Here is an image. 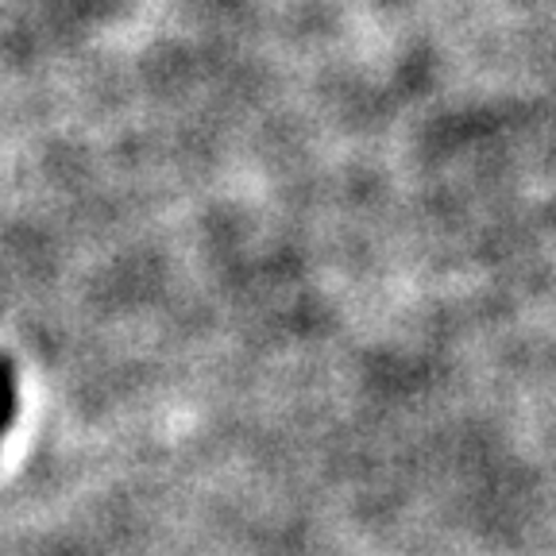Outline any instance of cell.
<instances>
[{
    "mask_svg": "<svg viewBox=\"0 0 556 556\" xmlns=\"http://www.w3.org/2000/svg\"><path fill=\"white\" fill-rule=\"evenodd\" d=\"M12 417H16V371L4 356H0V444L9 433Z\"/></svg>",
    "mask_w": 556,
    "mask_h": 556,
    "instance_id": "cell-1",
    "label": "cell"
}]
</instances>
